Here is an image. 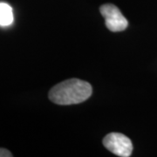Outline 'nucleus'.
Returning a JSON list of instances; mask_svg holds the SVG:
<instances>
[{"label": "nucleus", "mask_w": 157, "mask_h": 157, "mask_svg": "<svg viewBox=\"0 0 157 157\" xmlns=\"http://www.w3.org/2000/svg\"><path fill=\"white\" fill-rule=\"evenodd\" d=\"M92 86L78 78H70L54 86L49 92L51 101L58 105H73L86 101L92 95Z\"/></svg>", "instance_id": "nucleus-1"}, {"label": "nucleus", "mask_w": 157, "mask_h": 157, "mask_svg": "<svg viewBox=\"0 0 157 157\" xmlns=\"http://www.w3.org/2000/svg\"><path fill=\"white\" fill-rule=\"evenodd\" d=\"M104 147L115 155L128 157L133 152V143L128 136L121 133H110L102 140Z\"/></svg>", "instance_id": "nucleus-2"}, {"label": "nucleus", "mask_w": 157, "mask_h": 157, "mask_svg": "<svg viewBox=\"0 0 157 157\" xmlns=\"http://www.w3.org/2000/svg\"><path fill=\"white\" fill-rule=\"evenodd\" d=\"M100 11L102 17L105 18L106 26L109 31L118 33L127 29L128 22L117 6L113 4H106L101 6Z\"/></svg>", "instance_id": "nucleus-3"}, {"label": "nucleus", "mask_w": 157, "mask_h": 157, "mask_svg": "<svg viewBox=\"0 0 157 157\" xmlns=\"http://www.w3.org/2000/svg\"><path fill=\"white\" fill-rule=\"evenodd\" d=\"M12 8L6 3H0V25L9 26L13 22Z\"/></svg>", "instance_id": "nucleus-4"}, {"label": "nucleus", "mask_w": 157, "mask_h": 157, "mask_svg": "<svg viewBox=\"0 0 157 157\" xmlns=\"http://www.w3.org/2000/svg\"><path fill=\"white\" fill-rule=\"evenodd\" d=\"M13 155L6 148L0 147V157H12Z\"/></svg>", "instance_id": "nucleus-5"}]
</instances>
